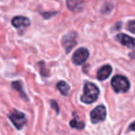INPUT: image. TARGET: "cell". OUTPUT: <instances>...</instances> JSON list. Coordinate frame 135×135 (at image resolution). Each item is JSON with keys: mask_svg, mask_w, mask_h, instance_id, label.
<instances>
[{"mask_svg": "<svg viewBox=\"0 0 135 135\" xmlns=\"http://www.w3.org/2000/svg\"><path fill=\"white\" fill-rule=\"evenodd\" d=\"M12 87H13L14 89H16V90H17V91H19V92L21 93V95H22V97H23V98H25V99H27V98H26V94H25V93L23 92L22 87H21V83H20L19 81H14V83H12Z\"/></svg>", "mask_w": 135, "mask_h": 135, "instance_id": "obj_12", "label": "cell"}, {"mask_svg": "<svg viewBox=\"0 0 135 135\" xmlns=\"http://www.w3.org/2000/svg\"><path fill=\"white\" fill-rule=\"evenodd\" d=\"M98 95H99L98 87L92 83H86L84 84L83 94L81 97V101L85 104H92L97 99Z\"/></svg>", "mask_w": 135, "mask_h": 135, "instance_id": "obj_1", "label": "cell"}, {"mask_svg": "<svg viewBox=\"0 0 135 135\" xmlns=\"http://www.w3.org/2000/svg\"><path fill=\"white\" fill-rule=\"evenodd\" d=\"M111 85L116 93H125L129 90V83L124 76L117 75L111 81Z\"/></svg>", "mask_w": 135, "mask_h": 135, "instance_id": "obj_2", "label": "cell"}, {"mask_svg": "<svg viewBox=\"0 0 135 135\" xmlns=\"http://www.w3.org/2000/svg\"><path fill=\"white\" fill-rule=\"evenodd\" d=\"M107 117V110L104 105H98L91 112V120L94 124L105 120Z\"/></svg>", "mask_w": 135, "mask_h": 135, "instance_id": "obj_5", "label": "cell"}, {"mask_svg": "<svg viewBox=\"0 0 135 135\" xmlns=\"http://www.w3.org/2000/svg\"><path fill=\"white\" fill-rule=\"evenodd\" d=\"M70 126L71 128H74V129H83L84 128V123L80 120H78L77 118H73V119L70 121Z\"/></svg>", "mask_w": 135, "mask_h": 135, "instance_id": "obj_11", "label": "cell"}, {"mask_svg": "<svg viewBox=\"0 0 135 135\" xmlns=\"http://www.w3.org/2000/svg\"><path fill=\"white\" fill-rule=\"evenodd\" d=\"M8 117H9V119L11 120V122L18 129H21L27 121L26 116L22 112H20L18 110H13Z\"/></svg>", "mask_w": 135, "mask_h": 135, "instance_id": "obj_3", "label": "cell"}, {"mask_svg": "<svg viewBox=\"0 0 135 135\" xmlns=\"http://www.w3.org/2000/svg\"><path fill=\"white\" fill-rule=\"evenodd\" d=\"M112 72V68L110 65H105L97 71V79L99 81H104L107 79Z\"/></svg>", "mask_w": 135, "mask_h": 135, "instance_id": "obj_9", "label": "cell"}, {"mask_svg": "<svg viewBox=\"0 0 135 135\" xmlns=\"http://www.w3.org/2000/svg\"><path fill=\"white\" fill-rule=\"evenodd\" d=\"M31 22H30V20L28 18L24 17V16H17V17L13 18L12 19V25L15 27L16 29L21 32H24L29 26H30Z\"/></svg>", "mask_w": 135, "mask_h": 135, "instance_id": "obj_7", "label": "cell"}, {"mask_svg": "<svg viewBox=\"0 0 135 135\" xmlns=\"http://www.w3.org/2000/svg\"><path fill=\"white\" fill-rule=\"evenodd\" d=\"M129 129H131V131H135V121L133 122L131 126H129Z\"/></svg>", "mask_w": 135, "mask_h": 135, "instance_id": "obj_15", "label": "cell"}, {"mask_svg": "<svg viewBox=\"0 0 135 135\" xmlns=\"http://www.w3.org/2000/svg\"><path fill=\"white\" fill-rule=\"evenodd\" d=\"M117 40L119 42L121 45H125V46L129 47V48H133L135 47V39L132 37L126 35L124 33H120L117 35Z\"/></svg>", "mask_w": 135, "mask_h": 135, "instance_id": "obj_8", "label": "cell"}, {"mask_svg": "<svg viewBox=\"0 0 135 135\" xmlns=\"http://www.w3.org/2000/svg\"><path fill=\"white\" fill-rule=\"evenodd\" d=\"M56 87H57V89L60 91V93H61L63 95H68L69 94V93H70V85L68 84L67 83H65V81H60L59 83H57V85H56Z\"/></svg>", "mask_w": 135, "mask_h": 135, "instance_id": "obj_10", "label": "cell"}, {"mask_svg": "<svg viewBox=\"0 0 135 135\" xmlns=\"http://www.w3.org/2000/svg\"><path fill=\"white\" fill-rule=\"evenodd\" d=\"M52 105H53V107H55V108H56V112H59V107H57V105H56V102H55V101H52Z\"/></svg>", "mask_w": 135, "mask_h": 135, "instance_id": "obj_14", "label": "cell"}, {"mask_svg": "<svg viewBox=\"0 0 135 135\" xmlns=\"http://www.w3.org/2000/svg\"><path fill=\"white\" fill-rule=\"evenodd\" d=\"M62 44H63V46L65 48L66 52L70 53V50L77 44V33L75 32H70L67 33L62 39Z\"/></svg>", "mask_w": 135, "mask_h": 135, "instance_id": "obj_4", "label": "cell"}, {"mask_svg": "<svg viewBox=\"0 0 135 135\" xmlns=\"http://www.w3.org/2000/svg\"><path fill=\"white\" fill-rule=\"evenodd\" d=\"M89 57V52L86 48L81 47L76 50L72 56V61L75 65H81L83 64Z\"/></svg>", "mask_w": 135, "mask_h": 135, "instance_id": "obj_6", "label": "cell"}, {"mask_svg": "<svg viewBox=\"0 0 135 135\" xmlns=\"http://www.w3.org/2000/svg\"><path fill=\"white\" fill-rule=\"evenodd\" d=\"M128 29L131 32L135 33V21H131L128 23Z\"/></svg>", "mask_w": 135, "mask_h": 135, "instance_id": "obj_13", "label": "cell"}]
</instances>
